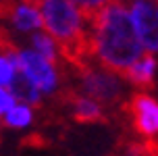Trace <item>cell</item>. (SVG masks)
<instances>
[{"label": "cell", "instance_id": "obj_15", "mask_svg": "<svg viewBox=\"0 0 158 156\" xmlns=\"http://www.w3.org/2000/svg\"><path fill=\"white\" fill-rule=\"evenodd\" d=\"M17 2H23V4H31V6L40 8V4H42V0H17Z\"/></svg>", "mask_w": 158, "mask_h": 156}, {"label": "cell", "instance_id": "obj_1", "mask_svg": "<svg viewBox=\"0 0 158 156\" xmlns=\"http://www.w3.org/2000/svg\"><path fill=\"white\" fill-rule=\"evenodd\" d=\"M85 25L89 58L118 77L143 52L131 13L125 6V0L106 2L87 19Z\"/></svg>", "mask_w": 158, "mask_h": 156}, {"label": "cell", "instance_id": "obj_17", "mask_svg": "<svg viewBox=\"0 0 158 156\" xmlns=\"http://www.w3.org/2000/svg\"><path fill=\"white\" fill-rule=\"evenodd\" d=\"M150 2H158V0H150Z\"/></svg>", "mask_w": 158, "mask_h": 156}, {"label": "cell", "instance_id": "obj_2", "mask_svg": "<svg viewBox=\"0 0 158 156\" xmlns=\"http://www.w3.org/2000/svg\"><path fill=\"white\" fill-rule=\"evenodd\" d=\"M40 19L44 31L54 40L58 54L69 67L89 61L85 19L73 0H42Z\"/></svg>", "mask_w": 158, "mask_h": 156}, {"label": "cell", "instance_id": "obj_10", "mask_svg": "<svg viewBox=\"0 0 158 156\" xmlns=\"http://www.w3.org/2000/svg\"><path fill=\"white\" fill-rule=\"evenodd\" d=\"M31 44H33V48H35V52H38V54H42L48 62H52L56 69H58V67H63V65H60V61H63V58H60V54H58V48H56L54 40L50 38L44 29L31 36Z\"/></svg>", "mask_w": 158, "mask_h": 156}, {"label": "cell", "instance_id": "obj_9", "mask_svg": "<svg viewBox=\"0 0 158 156\" xmlns=\"http://www.w3.org/2000/svg\"><path fill=\"white\" fill-rule=\"evenodd\" d=\"M6 87H8V94L15 98V102H23L27 106H35V108L42 106V92H40V87L35 86L33 79L19 67V62L15 65L13 77H10Z\"/></svg>", "mask_w": 158, "mask_h": 156}, {"label": "cell", "instance_id": "obj_5", "mask_svg": "<svg viewBox=\"0 0 158 156\" xmlns=\"http://www.w3.org/2000/svg\"><path fill=\"white\" fill-rule=\"evenodd\" d=\"M54 102L60 104L75 123H81V125H106L110 123V119L106 117L104 108L94 102L92 98H87L83 94L75 90V87H64L60 92L54 94Z\"/></svg>", "mask_w": 158, "mask_h": 156}, {"label": "cell", "instance_id": "obj_7", "mask_svg": "<svg viewBox=\"0 0 158 156\" xmlns=\"http://www.w3.org/2000/svg\"><path fill=\"white\" fill-rule=\"evenodd\" d=\"M19 67L33 79V83L40 87V92H54L58 86V71L52 62H48L35 50H19L17 52Z\"/></svg>", "mask_w": 158, "mask_h": 156}, {"label": "cell", "instance_id": "obj_4", "mask_svg": "<svg viewBox=\"0 0 158 156\" xmlns=\"http://www.w3.org/2000/svg\"><path fill=\"white\" fill-rule=\"evenodd\" d=\"M118 119L125 129L137 137H156L158 135V100L150 94L135 92L118 104Z\"/></svg>", "mask_w": 158, "mask_h": 156}, {"label": "cell", "instance_id": "obj_8", "mask_svg": "<svg viewBox=\"0 0 158 156\" xmlns=\"http://www.w3.org/2000/svg\"><path fill=\"white\" fill-rule=\"evenodd\" d=\"M154 77H156V58H154V52H148V50H143L139 58H135L121 73V79H125L131 86L142 87V90H152Z\"/></svg>", "mask_w": 158, "mask_h": 156}, {"label": "cell", "instance_id": "obj_12", "mask_svg": "<svg viewBox=\"0 0 158 156\" xmlns=\"http://www.w3.org/2000/svg\"><path fill=\"white\" fill-rule=\"evenodd\" d=\"M17 65V54H0V87H6Z\"/></svg>", "mask_w": 158, "mask_h": 156}, {"label": "cell", "instance_id": "obj_3", "mask_svg": "<svg viewBox=\"0 0 158 156\" xmlns=\"http://www.w3.org/2000/svg\"><path fill=\"white\" fill-rule=\"evenodd\" d=\"M79 83V92L98 102L102 108H118V104L125 100V87L118 81V75L112 71L100 67L92 58L81 65L71 67Z\"/></svg>", "mask_w": 158, "mask_h": 156}, {"label": "cell", "instance_id": "obj_14", "mask_svg": "<svg viewBox=\"0 0 158 156\" xmlns=\"http://www.w3.org/2000/svg\"><path fill=\"white\" fill-rule=\"evenodd\" d=\"M13 104H15V98H13L4 87H0V115H4Z\"/></svg>", "mask_w": 158, "mask_h": 156}, {"label": "cell", "instance_id": "obj_6", "mask_svg": "<svg viewBox=\"0 0 158 156\" xmlns=\"http://www.w3.org/2000/svg\"><path fill=\"white\" fill-rule=\"evenodd\" d=\"M129 13L143 50L158 52V6L150 0H131Z\"/></svg>", "mask_w": 158, "mask_h": 156}, {"label": "cell", "instance_id": "obj_16", "mask_svg": "<svg viewBox=\"0 0 158 156\" xmlns=\"http://www.w3.org/2000/svg\"><path fill=\"white\" fill-rule=\"evenodd\" d=\"M0 131H2V121H0Z\"/></svg>", "mask_w": 158, "mask_h": 156}, {"label": "cell", "instance_id": "obj_13", "mask_svg": "<svg viewBox=\"0 0 158 156\" xmlns=\"http://www.w3.org/2000/svg\"><path fill=\"white\" fill-rule=\"evenodd\" d=\"M106 2H110V0H73V4L79 8V13L85 19V23H87V19L94 15L96 11H100Z\"/></svg>", "mask_w": 158, "mask_h": 156}, {"label": "cell", "instance_id": "obj_11", "mask_svg": "<svg viewBox=\"0 0 158 156\" xmlns=\"http://www.w3.org/2000/svg\"><path fill=\"white\" fill-rule=\"evenodd\" d=\"M33 121V112L27 104H13L10 108L4 112V125L8 127H17V129H23Z\"/></svg>", "mask_w": 158, "mask_h": 156}]
</instances>
